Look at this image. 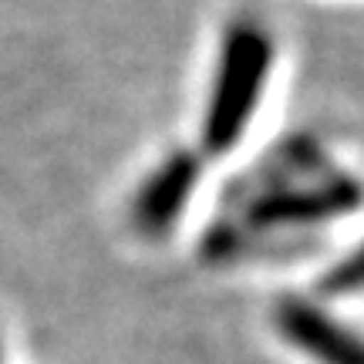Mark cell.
I'll return each mask as SVG.
<instances>
[{"mask_svg":"<svg viewBox=\"0 0 364 364\" xmlns=\"http://www.w3.org/2000/svg\"><path fill=\"white\" fill-rule=\"evenodd\" d=\"M273 58H277V44L267 24L253 17H236L226 24L216 48L213 81H209L203 125H199L206 156H223L243 139L263 102Z\"/></svg>","mask_w":364,"mask_h":364,"instance_id":"cell-1","label":"cell"},{"mask_svg":"<svg viewBox=\"0 0 364 364\" xmlns=\"http://www.w3.org/2000/svg\"><path fill=\"white\" fill-rule=\"evenodd\" d=\"M199 156L193 152H172L142 179L129 206L132 226L142 236H166L179 223L182 209L189 206L199 182Z\"/></svg>","mask_w":364,"mask_h":364,"instance_id":"cell-2","label":"cell"},{"mask_svg":"<svg viewBox=\"0 0 364 364\" xmlns=\"http://www.w3.org/2000/svg\"><path fill=\"white\" fill-rule=\"evenodd\" d=\"M354 186L348 182H327L321 186H280L267 189L247 206V216H240L250 230H284V226H304V223L327 220L331 213H341L354 203Z\"/></svg>","mask_w":364,"mask_h":364,"instance_id":"cell-3","label":"cell"},{"mask_svg":"<svg viewBox=\"0 0 364 364\" xmlns=\"http://www.w3.org/2000/svg\"><path fill=\"white\" fill-rule=\"evenodd\" d=\"M277 327L314 364H364V338L341 327L314 304L287 300L277 311Z\"/></svg>","mask_w":364,"mask_h":364,"instance_id":"cell-4","label":"cell"},{"mask_svg":"<svg viewBox=\"0 0 364 364\" xmlns=\"http://www.w3.org/2000/svg\"><path fill=\"white\" fill-rule=\"evenodd\" d=\"M0 364H4V354H0Z\"/></svg>","mask_w":364,"mask_h":364,"instance_id":"cell-5","label":"cell"}]
</instances>
